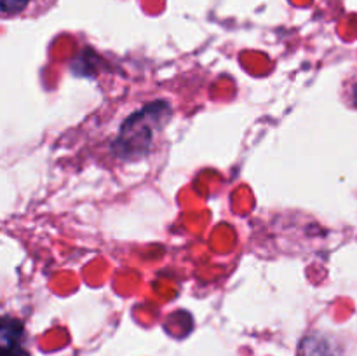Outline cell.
<instances>
[{"label":"cell","instance_id":"obj_1","mask_svg":"<svg viewBox=\"0 0 357 356\" xmlns=\"http://www.w3.org/2000/svg\"><path fill=\"white\" fill-rule=\"evenodd\" d=\"M56 0H0V13L3 20L13 17H37L47 13Z\"/></svg>","mask_w":357,"mask_h":356},{"label":"cell","instance_id":"obj_2","mask_svg":"<svg viewBox=\"0 0 357 356\" xmlns=\"http://www.w3.org/2000/svg\"><path fill=\"white\" fill-rule=\"evenodd\" d=\"M2 356H26L23 349V328L9 316L2 321Z\"/></svg>","mask_w":357,"mask_h":356},{"label":"cell","instance_id":"obj_3","mask_svg":"<svg viewBox=\"0 0 357 356\" xmlns=\"http://www.w3.org/2000/svg\"><path fill=\"white\" fill-rule=\"evenodd\" d=\"M344 94L347 96V105L357 110V75L351 77V79L345 80V89Z\"/></svg>","mask_w":357,"mask_h":356}]
</instances>
